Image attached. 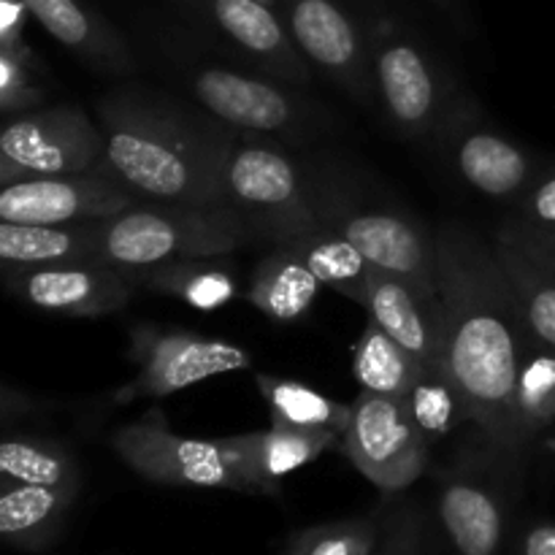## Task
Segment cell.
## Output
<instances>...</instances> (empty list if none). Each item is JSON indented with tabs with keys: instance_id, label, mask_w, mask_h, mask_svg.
Returning a JSON list of instances; mask_svg holds the SVG:
<instances>
[{
	"instance_id": "6da1fadb",
	"label": "cell",
	"mask_w": 555,
	"mask_h": 555,
	"mask_svg": "<svg viewBox=\"0 0 555 555\" xmlns=\"http://www.w3.org/2000/svg\"><path fill=\"white\" fill-rule=\"evenodd\" d=\"M434 242L444 366L459 383L469 423L480 428L488 450L515 466L524 453L515 431V385L531 336L493 244L464 228H444Z\"/></svg>"
},
{
	"instance_id": "7a4b0ae2",
	"label": "cell",
	"mask_w": 555,
	"mask_h": 555,
	"mask_svg": "<svg viewBox=\"0 0 555 555\" xmlns=\"http://www.w3.org/2000/svg\"><path fill=\"white\" fill-rule=\"evenodd\" d=\"M103 168L133 195L157 204L225 206L222 168L233 141L157 98L117 92L98 106Z\"/></svg>"
},
{
	"instance_id": "3957f363",
	"label": "cell",
	"mask_w": 555,
	"mask_h": 555,
	"mask_svg": "<svg viewBox=\"0 0 555 555\" xmlns=\"http://www.w3.org/2000/svg\"><path fill=\"white\" fill-rule=\"evenodd\" d=\"M103 263L144 269L182 258H220L244 247L249 228L231 206H130L95 220Z\"/></svg>"
},
{
	"instance_id": "277c9868",
	"label": "cell",
	"mask_w": 555,
	"mask_h": 555,
	"mask_svg": "<svg viewBox=\"0 0 555 555\" xmlns=\"http://www.w3.org/2000/svg\"><path fill=\"white\" fill-rule=\"evenodd\" d=\"M222 198L249 233L287 244L320 225L312 195L304 190L296 166L269 144H233L222 168Z\"/></svg>"
},
{
	"instance_id": "5b68a950",
	"label": "cell",
	"mask_w": 555,
	"mask_h": 555,
	"mask_svg": "<svg viewBox=\"0 0 555 555\" xmlns=\"http://www.w3.org/2000/svg\"><path fill=\"white\" fill-rule=\"evenodd\" d=\"M112 448L135 475L157 486L222 488L255 493L236 469L222 439H188L168 428L160 410H150L112 437Z\"/></svg>"
},
{
	"instance_id": "8992f818",
	"label": "cell",
	"mask_w": 555,
	"mask_h": 555,
	"mask_svg": "<svg viewBox=\"0 0 555 555\" xmlns=\"http://www.w3.org/2000/svg\"><path fill=\"white\" fill-rule=\"evenodd\" d=\"M106 139L76 106H49L11 117L0 135V188L20 179L90 171Z\"/></svg>"
},
{
	"instance_id": "52a82bcc",
	"label": "cell",
	"mask_w": 555,
	"mask_h": 555,
	"mask_svg": "<svg viewBox=\"0 0 555 555\" xmlns=\"http://www.w3.org/2000/svg\"><path fill=\"white\" fill-rule=\"evenodd\" d=\"M345 455L369 482L385 493L410 488L428 466V439L399 396L361 390L341 437Z\"/></svg>"
},
{
	"instance_id": "ba28073f",
	"label": "cell",
	"mask_w": 555,
	"mask_h": 555,
	"mask_svg": "<svg viewBox=\"0 0 555 555\" xmlns=\"http://www.w3.org/2000/svg\"><path fill=\"white\" fill-rule=\"evenodd\" d=\"M312 204L320 220L341 233L369 263L412 282L428 296L442 298L437 274V242L428 238L421 228L390 211L361 209L347 201L339 190L314 193Z\"/></svg>"
},
{
	"instance_id": "9c48e42d",
	"label": "cell",
	"mask_w": 555,
	"mask_h": 555,
	"mask_svg": "<svg viewBox=\"0 0 555 555\" xmlns=\"http://www.w3.org/2000/svg\"><path fill=\"white\" fill-rule=\"evenodd\" d=\"M130 356L139 374L117 396L119 401L160 399L217 374L249 369L253 363L247 350L225 339H211L193 331H157L150 325L133 331Z\"/></svg>"
},
{
	"instance_id": "30bf717a",
	"label": "cell",
	"mask_w": 555,
	"mask_h": 555,
	"mask_svg": "<svg viewBox=\"0 0 555 555\" xmlns=\"http://www.w3.org/2000/svg\"><path fill=\"white\" fill-rule=\"evenodd\" d=\"M135 206V195L103 168L20 179L0 188V220L20 225H70L114 217Z\"/></svg>"
},
{
	"instance_id": "8fae6325",
	"label": "cell",
	"mask_w": 555,
	"mask_h": 555,
	"mask_svg": "<svg viewBox=\"0 0 555 555\" xmlns=\"http://www.w3.org/2000/svg\"><path fill=\"white\" fill-rule=\"evenodd\" d=\"M374 85L390 125L404 135H428L442 122V81L415 38L383 20L372 41Z\"/></svg>"
},
{
	"instance_id": "7c38bea8",
	"label": "cell",
	"mask_w": 555,
	"mask_h": 555,
	"mask_svg": "<svg viewBox=\"0 0 555 555\" xmlns=\"http://www.w3.org/2000/svg\"><path fill=\"white\" fill-rule=\"evenodd\" d=\"M5 287L20 301L68 318H101L119 312L133 298L135 282L119 266L101 263H3Z\"/></svg>"
},
{
	"instance_id": "4fadbf2b",
	"label": "cell",
	"mask_w": 555,
	"mask_h": 555,
	"mask_svg": "<svg viewBox=\"0 0 555 555\" xmlns=\"http://www.w3.org/2000/svg\"><path fill=\"white\" fill-rule=\"evenodd\" d=\"M285 25L304 57L350 92L356 101L377 98L374 63L356 20L339 0H285Z\"/></svg>"
},
{
	"instance_id": "5bb4252c",
	"label": "cell",
	"mask_w": 555,
	"mask_h": 555,
	"mask_svg": "<svg viewBox=\"0 0 555 555\" xmlns=\"http://www.w3.org/2000/svg\"><path fill=\"white\" fill-rule=\"evenodd\" d=\"M190 90L220 122L255 133H296L307 128V106L287 87L238 70L206 65L190 74Z\"/></svg>"
},
{
	"instance_id": "9a60e30c",
	"label": "cell",
	"mask_w": 555,
	"mask_h": 555,
	"mask_svg": "<svg viewBox=\"0 0 555 555\" xmlns=\"http://www.w3.org/2000/svg\"><path fill=\"white\" fill-rule=\"evenodd\" d=\"M190 11L204 16L222 33L249 63L276 76L285 85H307L309 60L293 41L285 22L271 5L255 0H182Z\"/></svg>"
},
{
	"instance_id": "2e32d148",
	"label": "cell",
	"mask_w": 555,
	"mask_h": 555,
	"mask_svg": "<svg viewBox=\"0 0 555 555\" xmlns=\"http://www.w3.org/2000/svg\"><path fill=\"white\" fill-rule=\"evenodd\" d=\"M363 309L426 366H444L442 298L374 266ZM448 369V366H444Z\"/></svg>"
},
{
	"instance_id": "e0dca14e",
	"label": "cell",
	"mask_w": 555,
	"mask_h": 555,
	"mask_svg": "<svg viewBox=\"0 0 555 555\" xmlns=\"http://www.w3.org/2000/svg\"><path fill=\"white\" fill-rule=\"evenodd\" d=\"M448 146L459 177L488 198H520L534 182V166L526 150L475 117L448 125Z\"/></svg>"
},
{
	"instance_id": "ac0fdd59",
	"label": "cell",
	"mask_w": 555,
	"mask_h": 555,
	"mask_svg": "<svg viewBox=\"0 0 555 555\" xmlns=\"http://www.w3.org/2000/svg\"><path fill=\"white\" fill-rule=\"evenodd\" d=\"M339 437L341 434L328 428H293L271 423L266 431L222 439V448L228 450L236 469L247 477L255 493H276L282 477L336 448Z\"/></svg>"
},
{
	"instance_id": "d6986e66",
	"label": "cell",
	"mask_w": 555,
	"mask_h": 555,
	"mask_svg": "<svg viewBox=\"0 0 555 555\" xmlns=\"http://www.w3.org/2000/svg\"><path fill=\"white\" fill-rule=\"evenodd\" d=\"M33 20L87 63L106 70H130L133 57L122 36L81 0H22Z\"/></svg>"
},
{
	"instance_id": "ffe728a7",
	"label": "cell",
	"mask_w": 555,
	"mask_h": 555,
	"mask_svg": "<svg viewBox=\"0 0 555 555\" xmlns=\"http://www.w3.org/2000/svg\"><path fill=\"white\" fill-rule=\"evenodd\" d=\"M439 518L461 555H496L504 537V509L491 488L453 475L439 493Z\"/></svg>"
},
{
	"instance_id": "44dd1931",
	"label": "cell",
	"mask_w": 555,
	"mask_h": 555,
	"mask_svg": "<svg viewBox=\"0 0 555 555\" xmlns=\"http://www.w3.org/2000/svg\"><path fill=\"white\" fill-rule=\"evenodd\" d=\"M79 488L25 486V482L3 480L0 486V534L11 547L38 551L63 526L65 513L76 499Z\"/></svg>"
},
{
	"instance_id": "7402d4cb",
	"label": "cell",
	"mask_w": 555,
	"mask_h": 555,
	"mask_svg": "<svg viewBox=\"0 0 555 555\" xmlns=\"http://www.w3.org/2000/svg\"><path fill=\"white\" fill-rule=\"evenodd\" d=\"M320 285L323 282L291 247H276L253 269L247 301L274 323H293L312 309Z\"/></svg>"
},
{
	"instance_id": "603a6c76",
	"label": "cell",
	"mask_w": 555,
	"mask_h": 555,
	"mask_svg": "<svg viewBox=\"0 0 555 555\" xmlns=\"http://www.w3.org/2000/svg\"><path fill=\"white\" fill-rule=\"evenodd\" d=\"M0 260L14 266L101 260L95 220L70 225H20L0 220Z\"/></svg>"
},
{
	"instance_id": "cb8c5ba5",
	"label": "cell",
	"mask_w": 555,
	"mask_h": 555,
	"mask_svg": "<svg viewBox=\"0 0 555 555\" xmlns=\"http://www.w3.org/2000/svg\"><path fill=\"white\" fill-rule=\"evenodd\" d=\"M206 260L209 258H182L125 271L139 287L179 298L201 312H215L238 296V282L231 271L206 263Z\"/></svg>"
},
{
	"instance_id": "d4e9b609",
	"label": "cell",
	"mask_w": 555,
	"mask_h": 555,
	"mask_svg": "<svg viewBox=\"0 0 555 555\" xmlns=\"http://www.w3.org/2000/svg\"><path fill=\"white\" fill-rule=\"evenodd\" d=\"M280 247H291L323 285L334 287L336 293L361 304V307L366 304L369 276H372L374 263H369L341 233L325 225L323 220L318 228L293 238V242L280 244Z\"/></svg>"
},
{
	"instance_id": "484cf974",
	"label": "cell",
	"mask_w": 555,
	"mask_h": 555,
	"mask_svg": "<svg viewBox=\"0 0 555 555\" xmlns=\"http://www.w3.org/2000/svg\"><path fill=\"white\" fill-rule=\"evenodd\" d=\"M493 253L507 274L526 331L534 341L555 350V276L529 258L518 244L493 233Z\"/></svg>"
},
{
	"instance_id": "4316f807",
	"label": "cell",
	"mask_w": 555,
	"mask_h": 555,
	"mask_svg": "<svg viewBox=\"0 0 555 555\" xmlns=\"http://www.w3.org/2000/svg\"><path fill=\"white\" fill-rule=\"evenodd\" d=\"M426 363L417 361L404 345L393 339L374 320H369L352 352V372L361 390L379 396H404Z\"/></svg>"
},
{
	"instance_id": "83f0119b",
	"label": "cell",
	"mask_w": 555,
	"mask_h": 555,
	"mask_svg": "<svg viewBox=\"0 0 555 555\" xmlns=\"http://www.w3.org/2000/svg\"><path fill=\"white\" fill-rule=\"evenodd\" d=\"M258 390L271 410V423L293 428H328L345 437L352 417V404H339L320 390L296 379L258 374Z\"/></svg>"
},
{
	"instance_id": "f1b7e54d",
	"label": "cell",
	"mask_w": 555,
	"mask_h": 555,
	"mask_svg": "<svg viewBox=\"0 0 555 555\" xmlns=\"http://www.w3.org/2000/svg\"><path fill=\"white\" fill-rule=\"evenodd\" d=\"M555 426V350L531 339L515 385V431L520 448Z\"/></svg>"
},
{
	"instance_id": "f546056e",
	"label": "cell",
	"mask_w": 555,
	"mask_h": 555,
	"mask_svg": "<svg viewBox=\"0 0 555 555\" xmlns=\"http://www.w3.org/2000/svg\"><path fill=\"white\" fill-rule=\"evenodd\" d=\"M401 399L431 448L434 442L455 431L461 423L469 421L464 393L444 366H423L412 388Z\"/></svg>"
},
{
	"instance_id": "4dcf8cb0",
	"label": "cell",
	"mask_w": 555,
	"mask_h": 555,
	"mask_svg": "<svg viewBox=\"0 0 555 555\" xmlns=\"http://www.w3.org/2000/svg\"><path fill=\"white\" fill-rule=\"evenodd\" d=\"M0 480L25 486L79 488V466L74 455L49 439L14 437L0 444Z\"/></svg>"
},
{
	"instance_id": "1f68e13d",
	"label": "cell",
	"mask_w": 555,
	"mask_h": 555,
	"mask_svg": "<svg viewBox=\"0 0 555 555\" xmlns=\"http://www.w3.org/2000/svg\"><path fill=\"white\" fill-rule=\"evenodd\" d=\"M377 551V524L369 518L314 526L293 540L287 555H372Z\"/></svg>"
},
{
	"instance_id": "d6a6232c",
	"label": "cell",
	"mask_w": 555,
	"mask_h": 555,
	"mask_svg": "<svg viewBox=\"0 0 555 555\" xmlns=\"http://www.w3.org/2000/svg\"><path fill=\"white\" fill-rule=\"evenodd\" d=\"M43 101V87L33 76L27 47H0V108L5 117L25 114Z\"/></svg>"
},
{
	"instance_id": "836d02e7",
	"label": "cell",
	"mask_w": 555,
	"mask_h": 555,
	"mask_svg": "<svg viewBox=\"0 0 555 555\" xmlns=\"http://www.w3.org/2000/svg\"><path fill=\"white\" fill-rule=\"evenodd\" d=\"M496 233H502L504 238L518 244L534 263H540L547 274L555 276V228L534 225V222H526L515 217L507 225L499 228Z\"/></svg>"
},
{
	"instance_id": "e575fe53",
	"label": "cell",
	"mask_w": 555,
	"mask_h": 555,
	"mask_svg": "<svg viewBox=\"0 0 555 555\" xmlns=\"http://www.w3.org/2000/svg\"><path fill=\"white\" fill-rule=\"evenodd\" d=\"M518 220L555 228V171L534 179L531 188L520 195Z\"/></svg>"
},
{
	"instance_id": "d590c367",
	"label": "cell",
	"mask_w": 555,
	"mask_h": 555,
	"mask_svg": "<svg viewBox=\"0 0 555 555\" xmlns=\"http://www.w3.org/2000/svg\"><path fill=\"white\" fill-rule=\"evenodd\" d=\"M30 16L22 0H0V47H22L25 20Z\"/></svg>"
},
{
	"instance_id": "8d00e7d4",
	"label": "cell",
	"mask_w": 555,
	"mask_h": 555,
	"mask_svg": "<svg viewBox=\"0 0 555 555\" xmlns=\"http://www.w3.org/2000/svg\"><path fill=\"white\" fill-rule=\"evenodd\" d=\"M518 555H555V526L540 524L518 542Z\"/></svg>"
},
{
	"instance_id": "74e56055",
	"label": "cell",
	"mask_w": 555,
	"mask_h": 555,
	"mask_svg": "<svg viewBox=\"0 0 555 555\" xmlns=\"http://www.w3.org/2000/svg\"><path fill=\"white\" fill-rule=\"evenodd\" d=\"M406 542H410V531H406V534H396L393 540L383 547V551H374L372 555H399V551L406 545Z\"/></svg>"
},
{
	"instance_id": "f35d334b",
	"label": "cell",
	"mask_w": 555,
	"mask_h": 555,
	"mask_svg": "<svg viewBox=\"0 0 555 555\" xmlns=\"http://www.w3.org/2000/svg\"><path fill=\"white\" fill-rule=\"evenodd\" d=\"M255 3H263V5H271V9H274V5L285 3V0H255Z\"/></svg>"
},
{
	"instance_id": "ab89813d",
	"label": "cell",
	"mask_w": 555,
	"mask_h": 555,
	"mask_svg": "<svg viewBox=\"0 0 555 555\" xmlns=\"http://www.w3.org/2000/svg\"><path fill=\"white\" fill-rule=\"evenodd\" d=\"M545 448L551 450V453L555 455V434H553V437H547V439H545Z\"/></svg>"
},
{
	"instance_id": "60d3db41",
	"label": "cell",
	"mask_w": 555,
	"mask_h": 555,
	"mask_svg": "<svg viewBox=\"0 0 555 555\" xmlns=\"http://www.w3.org/2000/svg\"><path fill=\"white\" fill-rule=\"evenodd\" d=\"M434 3H444V0H434Z\"/></svg>"
}]
</instances>
